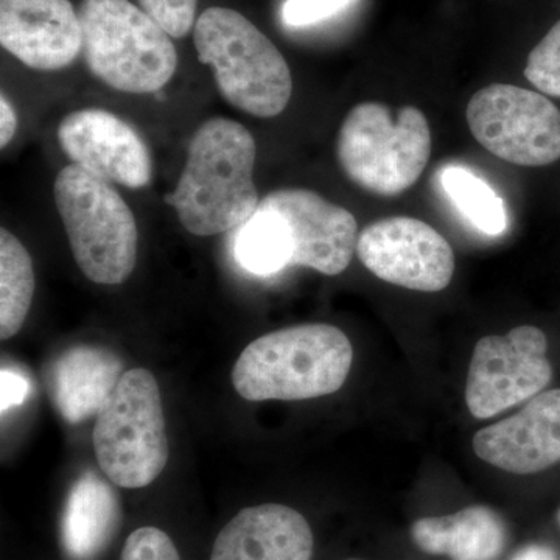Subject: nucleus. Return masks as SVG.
<instances>
[{
  "instance_id": "1",
  "label": "nucleus",
  "mask_w": 560,
  "mask_h": 560,
  "mask_svg": "<svg viewBox=\"0 0 560 560\" xmlns=\"http://www.w3.org/2000/svg\"><path fill=\"white\" fill-rule=\"evenodd\" d=\"M257 145L238 121L213 117L191 136L178 186L165 202L198 237L242 226L259 208L254 184Z\"/></svg>"
},
{
  "instance_id": "2",
  "label": "nucleus",
  "mask_w": 560,
  "mask_h": 560,
  "mask_svg": "<svg viewBox=\"0 0 560 560\" xmlns=\"http://www.w3.org/2000/svg\"><path fill=\"white\" fill-rule=\"evenodd\" d=\"M352 360V345L338 327L302 324L246 346L232 383L249 401L316 399L345 385Z\"/></svg>"
},
{
  "instance_id": "3",
  "label": "nucleus",
  "mask_w": 560,
  "mask_h": 560,
  "mask_svg": "<svg viewBox=\"0 0 560 560\" xmlns=\"http://www.w3.org/2000/svg\"><path fill=\"white\" fill-rule=\"evenodd\" d=\"M198 60L213 70L224 101L250 116L270 119L287 108L293 80L285 58L238 11L210 7L194 28Z\"/></svg>"
},
{
  "instance_id": "4",
  "label": "nucleus",
  "mask_w": 560,
  "mask_h": 560,
  "mask_svg": "<svg viewBox=\"0 0 560 560\" xmlns=\"http://www.w3.org/2000/svg\"><path fill=\"white\" fill-rule=\"evenodd\" d=\"M84 61L95 79L127 94H156L178 68L171 36L130 0H83Z\"/></svg>"
},
{
  "instance_id": "5",
  "label": "nucleus",
  "mask_w": 560,
  "mask_h": 560,
  "mask_svg": "<svg viewBox=\"0 0 560 560\" xmlns=\"http://www.w3.org/2000/svg\"><path fill=\"white\" fill-rule=\"evenodd\" d=\"M54 194L81 272L101 285H119L130 278L138 260V224L119 191L70 164L58 173Z\"/></svg>"
},
{
  "instance_id": "6",
  "label": "nucleus",
  "mask_w": 560,
  "mask_h": 560,
  "mask_svg": "<svg viewBox=\"0 0 560 560\" xmlns=\"http://www.w3.org/2000/svg\"><path fill=\"white\" fill-rule=\"evenodd\" d=\"M337 153L353 184L377 197H397L429 164V120L415 106H405L394 120L382 103H360L342 121Z\"/></svg>"
},
{
  "instance_id": "7",
  "label": "nucleus",
  "mask_w": 560,
  "mask_h": 560,
  "mask_svg": "<svg viewBox=\"0 0 560 560\" xmlns=\"http://www.w3.org/2000/svg\"><path fill=\"white\" fill-rule=\"evenodd\" d=\"M95 458L114 486L140 489L162 474L168 460L164 408L150 371L124 372L95 419Z\"/></svg>"
},
{
  "instance_id": "8",
  "label": "nucleus",
  "mask_w": 560,
  "mask_h": 560,
  "mask_svg": "<svg viewBox=\"0 0 560 560\" xmlns=\"http://www.w3.org/2000/svg\"><path fill=\"white\" fill-rule=\"evenodd\" d=\"M467 121L477 142L501 161L544 167L560 160V110L539 92L490 84L470 98Z\"/></svg>"
},
{
  "instance_id": "9",
  "label": "nucleus",
  "mask_w": 560,
  "mask_h": 560,
  "mask_svg": "<svg viewBox=\"0 0 560 560\" xmlns=\"http://www.w3.org/2000/svg\"><path fill=\"white\" fill-rule=\"evenodd\" d=\"M547 349V337L534 326L481 338L467 375L466 404L470 415L493 418L540 394L552 378Z\"/></svg>"
},
{
  "instance_id": "10",
  "label": "nucleus",
  "mask_w": 560,
  "mask_h": 560,
  "mask_svg": "<svg viewBox=\"0 0 560 560\" xmlns=\"http://www.w3.org/2000/svg\"><path fill=\"white\" fill-rule=\"evenodd\" d=\"M357 254L378 279L423 293L447 289L455 272L451 243L411 217H390L364 228Z\"/></svg>"
},
{
  "instance_id": "11",
  "label": "nucleus",
  "mask_w": 560,
  "mask_h": 560,
  "mask_svg": "<svg viewBox=\"0 0 560 560\" xmlns=\"http://www.w3.org/2000/svg\"><path fill=\"white\" fill-rule=\"evenodd\" d=\"M72 164L128 189H142L153 176L149 147L131 125L105 109H80L61 120L57 132Z\"/></svg>"
},
{
  "instance_id": "12",
  "label": "nucleus",
  "mask_w": 560,
  "mask_h": 560,
  "mask_svg": "<svg viewBox=\"0 0 560 560\" xmlns=\"http://www.w3.org/2000/svg\"><path fill=\"white\" fill-rule=\"evenodd\" d=\"M259 208L283 217L293 238L291 265L337 276L349 267L357 250V220L348 209L331 205L305 189L271 191Z\"/></svg>"
},
{
  "instance_id": "13",
  "label": "nucleus",
  "mask_w": 560,
  "mask_h": 560,
  "mask_svg": "<svg viewBox=\"0 0 560 560\" xmlns=\"http://www.w3.org/2000/svg\"><path fill=\"white\" fill-rule=\"evenodd\" d=\"M0 43L28 68H68L83 49L79 11L69 0H0Z\"/></svg>"
},
{
  "instance_id": "14",
  "label": "nucleus",
  "mask_w": 560,
  "mask_h": 560,
  "mask_svg": "<svg viewBox=\"0 0 560 560\" xmlns=\"http://www.w3.org/2000/svg\"><path fill=\"white\" fill-rule=\"evenodd\" d=\"M478 458L511 474H536L560 460V389L537 394L517 415L475 434Z\"/></svg>"
},
{
  "instance_id": "15",
  "label": "nucleus",
  "mask_w": 560,
  "mask_h": 560,
  "mask_svg": "<svg viewBox=\"0 0 560 560\" xmlns=\"http://www.w3.org/2000/svg\"><path fill=\"white\" fill-rule=\"evenodd\" d=\"M313 533L304 515L283 504L246 508L217 536L210 560H312Z\"/></svg>"
},
{
  "instance_id": "16",
  "label": "nucleus",
  "mask_w": 560,
  "mask_h": 560,
  "mask_svg": "<svg viewBox=\"0 0 560 560\" xmlns=\"http://www.w3.org/2000/svg\"><path fill=\"white\" fill-rule=\"evenodd\" d=\"M124 363L116 353L94 346H75L62 352L51 370V399L69 423L97 416L116 389Z\"/></svg>"
},
{
  "instance_id": "17",
  "label": "nucleus",
  "mask_w": 560,
  "mask_h": 560,
  "mask_svg": "<svg viewBox=\"0 0 560 560\" xmlns=\"http://www.w3.org/2000/svg\"><path fill=\"white\" fill-rule=\"evenodd\" d=\"M411 536L420 550L452 560H493L506 544L503 522L486 506L420 518L411 526Z\"/></svg>"
},
{
  "instance_id": "18",
  "label": "nucleus",
  "mask_w": 560,
  "mask_h": 560,
  "mask_svg": "<svg viewBox=\"0 0 560 560\" xmlns=\"http://www.w3.org/2000/svg\"><path fill=\"white\" fill-rule=\"evenodd\" d=\"M120 525V503L95 471L81 475L70 489L62 518V541L72 558L91 560L113 540Z\"/></svg>"
},
{
  "instance_id": "19",
  "label": "nucleus",
  "mask_w": 560,
  "mask_h": 560,
  "mask_svg": "<svg viewBox=\"0 0 560 560\" xmlns=\"http://www.w3.org/2000/svg\"><path fill=\"white\" fill-rule=\"evenodd\" d=\"M235 257L250 275H278L291 265L293 238L287 221L272 209L257 208L235 238Z\"/></svg>"
},
{
  "instance_id": "20",
  "label": "nucleus",
  "mask_w": 560,
  "mask_h": 560,
  "mask_svg": "<svg viewBox=\"0 0 560 560\" xmlns=\"http://www.w3.org/2000/svg\"><path fill=\"white\" fill-rule=\"evenodd\" d=\"M442 190L475 230L489 237L503 234L510 226L506 205L488 180L470 168L448 165L441 172Z\"/></svg>"
},
{
  "instance_id": "21",
  "label": "nucleus",
  "mask_w": 560,
  "mask_h": 560,
  "mask_svg": "<svg viewBox=\"0 0 560 560\" xmlns=\"http://www.w3.org/2000/svg\"><path fill=\"white\" fill-rule=\"evenodd\" d=\"M35 275L31 254L10 231L0 230V338L21 330L31 311Z\"/></svg>"
},
{
  "instance_id": "22",
  "label": "nucleus",
  "mask_w": 560,
  "mask_h": 560,
  "mask_svg": "<svg viewBox=\"0 0 560 560\" xmlns=\"http://www.w3.org/2000/svg\"><path fill=\"white\" fill-rule=\"evenodd\" d=\"M525 77L544 94L560 98V21L530 50Z\"/></svg>"
},
{
  "instance_id": "23",
  "label": "nucleus",
  "mask_w": 560,
  "mask_h": 560,
  "mask_svg": "<svg viewBox=\"0 0 560 560\" xmlns=\"http://www.w3.org/2000/svg\"><path fill=\"white\" fill-rule=\"evenodd\" d=\"M140 9L172 38H184L195 28L198 0H139Z\"/></svg>"
},
{
  "instance_id": "24",
  "label": "nucleus",
  "mask_w": 560,
  "mask_h": 560,
  "mask_svg": "<svg viewBox=\"0 0 560 560\" xmlns=\"http://www.w3.org/2000/svg\"><path fill=\"white\" fill-rule=\"evenodd\" d=\"M120 560H180L171 536L154 526H143L125 541Z\"/></svg>"
},
{
  "instance_id": "25",
  "label": "nucleus",
  "mask_w": 560,
  "mask_h": 560,
  "mask_svg": "<svg viewBox=\"0 0 560 560\" xmlns=\"http://www.w3.org/2000/svg\"><path fill=\"white\" fill-rule=\"evenodd\" d=\"M352 2L353 0H285L282 20L289 27H311L340 13Z\"/></svg>"
},
{
  "instance_id": "26",
  "label": "nucleus",
  "mask_w": 560,
  "mask_h": 560,
  "mask_svg": "<svg viewBox=\"0 0 560 560\" xmlns=\"http://www.w3.org/2000/svg\"><path fill=\"white\" fill-rule=\"evenodd\" d=\"M0 382H2L0 393H2L3 412L10 410L11 407H18V405H21L22 401L25 400V397L28 396V390H31V385H28L27 378L22 377V375L16 374V372L13 371L2 370Z\"/></svg>"
},
{
  "instance_id": "27",
  "label": "nucleus",
  "mask_w": 560,
  "mask_h": 560,
  "mask_svg": "<svg viewBox=\"0 0 560 560\" xmlns=\"http://www.w3.org/2000/svg\"><path fill=\"white\" fill-rule=\"evenodd\" d=\"M18 130L16 110L13 109L9 98L2 94L0 98V145L7 147Z\"/></svg>"
},
{
  "instance_id": "28",
  "label": "nucleus",
  "mask_w": 560,
  "mask_h": 560,
  "mask_svg": "<svg viewBox=\"0 0 560 560\" xmlns=\"http://www.w3.org/2000/svg\"><path fill=\"white\" fill-rule=\"evenodd\" d=\"M512 560H556V556L551 548L534 544L522 548Z\"/></svg>"
},
{
  "instance_id": "29",
  "label": "nucleus",
  "mask_w": 560,
  "mask_h": 560,
  "mask_svg": "<svg viewBox=\"0 0 560 560\" xmlns=\"http://www.w3.org/2000/svg\"><path fill=\"white\" fill-rule=\"evenodd\" d=\"M558 525H559V528H560V510L558 511Z\"/></svg>"
},
{
  "instance_id": "30",
  "label": "nucleus",
  "mask_w": 560,
  "mask_h": 560,
  "mask_svg": "<svg viewBox=\"0 0 560 560\" xmlns=\"http://www.w3.org/2000/svg\"><path fill=\"white\" fill-rule=\"evenodd\" d=\"M348 560H360V559H348Z\"/></svg>"
}]
</instances>
